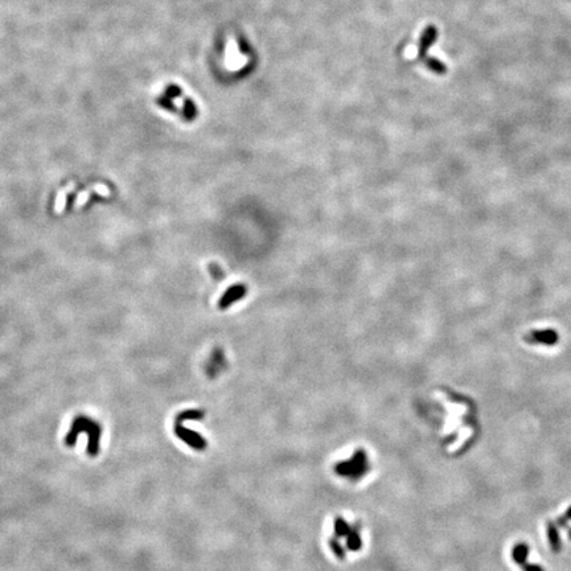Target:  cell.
I'll return each instance as SVG.
<instances>
[{
    "label": "cell",
    "mask_w": 571,
    "mask_h": 571,
    "mask_svg": "<svg viewBox=\"0 0 571 571\" xmlns=\"http://www.w3.org/2000/svg\"><path fill=\"white\" fill-rule=\"evenodd\" d=\"M369 471L367 452L364 450H357L351 459L340 461L334 465V472L341 477L349 480H358Z\"/></svg>",
    "instance_id": "obj_1"
},
{
    "label": "cell",
    "mask_w": 571,
    "mask_h": 571,
    "mask_svg": "<svg viewBox=\"0 0 571 571\" xmlns=\"http://www.w3.org/2000/svg\"><path fill=\"white\" fill-rule=\"evenodd\" d=\"M175 432L178 438L181 439V440H184L185 443H187L189 447L193 448V450L202 451V450L206 448V440H205L204 436H201V435L197 434L196 431H192V430H189V428L184 427V426H181L180 423H176Z\"/></svg>",
    "instance_id": "obj_2"
},
{
    "label": "cell",
    "mask_w": 571,
    "mask_h": 571,
    "mask_svg": "<svg viewBox=\"0 0 571 571\" xmlns=\"http://www.w3.org/2000/svg\"><path fill=\"white\" fill-rule=\"evenodd\" d=\"M245 294H246V287H245V286L242 284L234 286V287H231V289H229L226 292H225V295L222 296V299H221L220 307L221 308H227L231 303L237 302L238 299L242 298Z\"/></svg>",
    "instance_id": "obj_3"
},
{
    "label": "cell",
    "mask_w": 571,
    "mask_h": 571,
    "mask_svg": "<svg viewBox=\"0 0 571 571\" xmlns=\"http://www.w3.org/2000/svg\"><path fill=\"white\" fill-rule=\"evenodd\" d=\"M361 546H362V539H361V535L360 533H358V529L357 528H354V529L351 530V533L347 535V548L351 550V552H358L361 549Z\"/></svg>",
    "instance_id": "obj_4"
},
{
    "label": "cell",
    "mask_w": 571,
    "mask_h": 571,
    "mask_svg": "<svg viewBox=\"0 0 571 571\" xmlns=\"http://www.w3.org/2000/svg\"><path fill=\"white\" fill-rule=\"evenodd\" d=\"M351 525L343 517H336V520H334V534H336V537H339V538L347 537L351 533Z\"/></svg>",
    "instance_id": "obj_5"
},
{
    "label": "cell",
    "mask_w": 571,
    "mask_h": 571,
    "mask_svg": "<svg viewBox=\"0 0 571 571\" xmlns=\"http://www.w3.org/2000/svg\"><path fill=\"white\" fill-rule=\"evenodd\" d=\"M198 110L196 103L192 99L187 98L184 101V106H183V115H184L185 120H195L197 117Z\"/></svg>",
    "instance_id": "obj_6"
},
{
    "label": "cell",
    "mask_w": 571,
    "mask_h": 571,
    "mask_svg": "<svg viewBox=\"0 0 571 571\" xmlns=\"http://www.w3.org/2000/svg\"><path fill=\"white\" fill-rule=\"evenodd\" d=\"M329 548L332 549V552L334 553V555H336L338 558H340V559L345 558V550H344V548L341 546V543L339 542L338 538L329 539Z\"/></svg>",
    "instance_id": "obj_7"
},
{
    "label": "cell",
    "mask_w": 571,
    "mask_h": 571,
    "mask_svg": "<svg viewBox=\"0 0 571 571\" xmlns=\"http://www.w3.org/2000/svg\"><path fill=\"white\" fill-rule=\"evenodd\" d=\"M202 417H204V414H202V412L197 411V410H192V411H185V412H183V414H180L176 421H178V422H183V421H185V419H200V418H202Z\"/></svg>",
    "instance_id": "obj_8"
},
{
    "label": "cell",
    "mask_w": 571,
    "mask_h": 571,
    "mask_svg": "<svg viewBox=\"0 0 571 571\" xmlns=\"http://www.w3.org/2000/svg\"><path fill=\"white\" fill-rule=\"evenodd\" d=\"M158 103H159L162 107H164V109H167V110L175 111V105H173L172 99H171L169 97H167L166 94H163L162 97L158 99Z\"/></svg>",
    "instance_id": "obj_9"
},
{
    "label": "cell",
    "mask_w": 571,
    "mask_h": 571,
    "mask_svg": "<svg viewBox=\"0 0 571 571\" xmlns=\"http://www.w3.org/2000/svg\"><path fill=\"white\" fill-rule=\"evenodd\" d=\"M181 89L178 88V86H176V85H169L168 88L166 89V95L167 97H169L171 99H173V98H177L181 95Z\"/></svg>",
    "instance_id": "obj_10"
}]
</instances>
